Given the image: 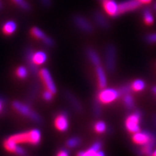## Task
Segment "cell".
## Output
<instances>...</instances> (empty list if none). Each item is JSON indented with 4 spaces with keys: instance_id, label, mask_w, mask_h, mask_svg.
I'll return each instance as SVG.
<instances>
[{
    "instance_id": "6da1fadb",
    "label": "cell",
    "mask_w": 156,
    "mask_h": 156,
    "mask_svg": "<svg viewBox=\"0 0 156 156\" xmlns=\"http://www.w3.org/2000/svg\"><path fill=\"white\" fill-rule=\"evenodd\" d=\"M9 138L14 141L16 144H30L36 146L39 144L41 142L42 133L39 129H34L26 133L13 135Z\"/></svg>"
},
{
    "instance_id": "7a4b0ae2",
    "label": "cell",
    "mask_w": 156,
    "mask_h": 156,
    "mask_svg": "<svg viewBox=\"0 0 156 156\" xmlns=\"http://www.w3.org/2000/svg\"><path fill=\"white\" fill-rule=\"evenodd\" d=\"M13 107H14V109L18 113L23 115L24 117H27V118L33 121L34 122L39 124V125L43 123V120H42V117L38 113H36L35 111L33 110L29 106L28 104H24V103L21 102V101H15L13 102Z\"/></svg>"
},
{
    "instance_id": "3957f363",
    "label": "cell",
    "mask_w": 156,
    "mask_h": 156,
    "mask_svg": "<svg viewBox=\"0 0 156 156\" xmlns=\"http://www.w3.org/2000/svg\"><path fill=\"white\" fill-rule=\"evenodd\" d=\"M117 60V50L113 44H108L105 48V63L108 73H113L116 71Z\"/></svg>"
},
{
    "instance_id": "277c9868",
    "label": "cell",
    "mask_w": 156,
    "mask_h": 156,
    "mask_svg": "<svg viewBox=\"0 0 156 156\" xmlns=\"http://www.w3.org/2000/svg\"><path fill=\"white\" fill-rule=\"evenodd\" d=\"M122 96L119 89L115 88H104L98 92L97 98L102 105H108L114 102L116 100Z\"/></svg>"
},
{
    "instance_id": "5b68a950",
    "label": "cell",
    "mask_w": 156,
    "mask_h": 156,
    "mask_svg": "<svg viewBox=\"0 0 156 156\" xmlns=\"http://www.w3.org/2000/svg\"><path fill=\"white\" fill-rule=\"evenodd\" d=\"M142 113L136 110L131 113L125 120V128L130 133H138L140 131V122L142 120Z\"/></svg>"
},
{
    "instance_id": "8992f818",
    "label": "cell",
    "mask_w": 156,
    "mask_h": 156,
    "mask_svg": "<svg viewBox=\"0 0 156 156\" xmlns=\"http://www.w3.org/2000/svg\"><path fill=\"white\" fill-rule=\"evenodd\" d=\"M72 21L76 27L81 32H84L85 34H92L94 31L93 24L85 16L78 14H74L72 18Z\"/></svg>"
},
{
    "instance_id": "52a82bcc",
    "label": "cell",
    "mask_w": 156,
    "mask_h": 156,
    "mask_svg": "<svg viewBox=\"0 0 156 156\" xmlns=\"http://www.w3.org/2000/svg\"><path fill=\"white\" fill-rule=\"evenodd\" d=\"M38 75L40 76V79L42 80V83L46 87V89L51 91L53 94H55L57 91V87H56L55 83L53 81L50 71L47 68H42L39 71V75Z\"/></svg>"
},
{
    "instance_id": "ba28073f",
    "label": "cell",
    "mask_w": 156,
    "mask_h": 156,
    "mask_svg": "<svg viewBox=\"0 0 156 156\" xmlns=\"http://www.w3.org/2000/svg\"><path fill=\"white\" fill-rule=\"evenodd\" d=\"M30 35L32 37H34V38H36L37 40H39L43 44H45L46 46L48 47H53L54 44H55V42L53 41V38L48 37L45 32L42 31L41 29H39L38 27H36L34 26L30 29Z\"/></svg>"
},
{
    "instance_id": "9c48e42d",
    "label": "cell",
    "mask_w": 156,
    "mask_h": 156,
    "mask_svg": "<svg viewBox=\"0 0 156 156\" xmlns=\"http://www.w3.org/2000/svg\"><path fill=\"white\" fill-rule=\"evenodd\" d=\"M142 6V2L139 0H125L119 3V15L126 14L127 12L133 11Z\"/></svg>"
},
{
    "instance_id": "30bf717a",
    "label": "cell",
    "mask_w": 156,
    "mask_h": 156,
    "mask_svg": "<svg viewBox=\"0 0 156 156\" xmlns=\"http://www.w3.org/2000/svg\"><path fill=\"white\" fill-rule=\"evenodd\" d=\"M54 125L55 128L60 132H65L69 129V115L67 112L62 111L56 116L54 119Z\"/></svg>"
},
{
    "instance_id": "8fae6325",
    "label": "cell",
    "mask_w": 156,
    "mask_h": 156,
    "mask_svg": "<svg viewBox=\"0 0 156 156\" xmlns=\"http://www.w3.org/2000/svg\"><path fill=\"white\" fill-rule=\"evenodd\" d=\"M156 147V133L152 132V136L150 138V141L146 143V144L142 146L140 149L136 151L138 155H146V156H152L153 151Z\"/></svg>"
},
{
    "instance_id": "7c38bea8",
    "label": "cell",
    "mask_w": 156,
    "mask_h": 156,
    "mask_svg": "<svg viewBox=\"0 0 156 156\" xmlns=\"http://www.w3.org/2000/svg\"><path fill=\"white\" fill-rule=\"evenodd\" d=\"M101 147L102 143L101 141H97L86 151H79L77 156H105V153L101 151Z\"/></svg>"
},
{
    "instance_id": "4fadbf2b",
    "label": "cell",
    "mask_w": 156,
    "mask_h": 156,
    "mask_svg": "<svg viewBox=\"0 0 156 156\" xmlns=\"http://www.w3.org/2000/svg\"><path fill=\"white\" fill-rule=\"evenodd\" d=\"M64 96H65L66 101L69 103V105H71V107L74 109L75 112L78 113H81L83 112V105L79 101V99L77 98L72 92H70L69 90H65L64 91Z\"/></svg>"
},
{
    "instance_id": "5bb4252c",
    "label": "cell",
    "mask_w": 156,
    "mask_h": 156,
    "mask_svg": "<svg viewBox=\"0 0 156 156\" xmlns=\"http://www.w3.org/2000/svg\"><path fill=\"white\" fill-rule=\"evenodd\" d=\"M103 5L104 10L106 14L112 18H115L119 15V4L116 0H101Z\"/></svg>"
},
{
    "instance_id": "9a60e30c",
    "label": "cell",
    "mask_w": 156,
    "mask_h": 156,
    "mask_svg": "<svg viewBox=\"0 0 156 156\" xmlns=\"http://www.w3.org/2000/svg\"><path fill=\"white\" fill-rule=\"evenodd\" d=\"M152 136V132L150 131H139L132 136L133 142L137 145L143 146L146 143L150 141V138Z\"/></svg>"
},
{
    "instance_id": "2e32d148",
    "label": "cell",
    "mask_w": 156,
    "mask_h": 156,
    "mask_svg": "<svg viewBox=\"0 0 156 156\" xmlns=\"http://www.w3.org/2000/svg\"><path fill=\"white\" fill-rule=\"evenodd\" d=\"M3 146L6 150L10 152H14L19 156H25L26 154V150L22 148V147L18 146V144H16L14 141L10 140V138L6 139V140L4 141Z\"/></svg>"
},
{
    "instance_id": "e0dca14e",
    "label": "cell",
    "mask_w": 156,
    "mask_h": 156,
    "mask_svg": "<svg viewBox=\"0 0 156 156\" xmlns=\"http://www.w3.org/2000/svg\"><path fill=\"white\" fill-rule=\"evenodd\" d=\"M33 53L34 51L30 48H27L25 51V56H26V61L27 63V67L30 73L34 76H37L39 75V71L38 69V66L33 61Z\"/></svg>"
},
{
    "instance_id": "ac0fdd59",
    "label": "cell",
    "mask_w": 156,
    "mask_h": 156,
    "mask_svg": "<svg viewBox=\"0 0 156 156\" xmlns=\"http://www.w3.org/2000/svg\"><path fill=\"white\" fill-rule=\"evenodd\" d=\"M93 17L97 26L101 27V29L106 30L110 29V23L108 21V19L105 18V16L104 15L102 12L99 11V10H96V11L93 12Z\"/></svg>"
},
{
    "instance_id": "d6986e66",
    "label": "cell",
    "mask_w": 156,
    "mask_h": 156,
    "mask_svg": "<svg viewBox=\"0 0 156 156\" xmlns=\"http://www.w3.org/2000/svg\"><path fill=\"white\" fill-rule=\"evenodd\" d=\"M96 74H97V81H98V87L100 89H104L107 87V77L104 67L101 65L97 66L95 68Z\"/></svg>"
},
{
    "instance_id": "ffe728a7",
    "label": "cell",
    "mask_w": 156,
    "mask_h": 156,
    "mask_svg": "<svg viewBox=\"0 0 156 156\" xmlns=\"http://www.w3.org/2000/svg\"><path fill=\"white\" fill-rule=\"evenodd\" d=\"M86 55H87V57L89 58V59L93 66L97 67V66L101 65V58H100L99 55H98V53L94 48H88L86 49Z\"/></svg>"
},
{
    "instance_id": "44dd1931",
    "label": "cell",
    "mask_w": 156,
    "mask_h": 156,
    "mask_svg": "<svg viewBox=\"0 0 156 156\" xmlns=\"http://www.w3.org/2000/svg\"><path fill=\"white\" fill-rule=\"evenodd\" d=\"M40 90V84L38 82H34L30 87L29 92H28L27 98H26V101L28 105L31 104L36 98V96L38 95V91Z\"/></svg>"
},
{
    "instance_id": "7402d4cb",
    "label": "cell",
    "mask_w": 156,
    "mask_h": 156,
    "mask_svg": "<svg viewBox=\"0 0 156 156\" xmlns=\"http://www.w3.org/2000/svg\"><path fill=\"white\" fill-rule=\"evenodd\" d=\"M47 54L44 51H36L33 53V61L37 66L42 65L47 60Z\"/></svg>"
},
{
    "instance_id": "603a6c76",
    "label": "cell",
    "mask_w": 156,
    "mask_h": 156,
    "mask_svg": "<svg viewBox=\"0 0 156 156\" xmlns=\"http://www.w3.org/2000/svg\"><path fill=\"white\" fill-rule=\"evenodd\" d=\"M17 29V25L14 21H8L5 22L2 26V32L6 35H11L15 32Z\"/></svg>"
},
{
    "instance_id": "cb8c5ba5",
    "label": "cell",
    "mask_w": 156,
    "mask_h": 156,
    "mask_svg": "<svg viewBox=\"0 0 156 156\" xmlns=\"http://www.w3.org/2000/svg\"><path fill=\"white\" fill-rule=\"evenodd\" d=\"M143 22L147 26H151L154 23V16L152 14L151 10L149 8H145L143 12Z\"/></svg>"
},
{
    "instance_id": "d4e9b609",
    "label": "cell",
    "mask_w": 156,
    "mask_h": 156,
    "mask_svg": "<svg viewBox=\"0 0 156 156\" xmlns=\"http://www.w3.org/2000/svg\"><path fill=\"white\" fill-rule=\"evenodd\" d=\"M123 103L127 109H133L135 108V100L131 94L123 95Z\"/></svg>"
},
{
    "instance_id": "484cf974",
    "label": "cell",
    "mask_w": 156,
    "mask_h": 156,
    "mask_svg": "<svg viewBox=\"0 0 156 156\" xmlns=\"http://www.w3.org/2000/svg\"><path fill=\"white\" fill-rule=\"evenodd\" d=\"M132 91L135 92H140L146 88V83L142 79H135L131 83Z\"/></svg>"
},
{
    "instance_id": "4316f807",
    "label": "cell",
    "mask_w": 156,
    "mask_h": 156,
    "mask_svg": "<svg viewBox=\"0 0 156 156\" xmlns=\"http://www.w3.org/2000/svg\"><path fill=\"white\" fill-rule=\"evenodd\" d=\"M101 104L98 99L95 98V99L93 100V107H92V110H93V114L95 117H101L102 114V107H101Z\"/></svg>"
},
{
    "instance_id": "83f0119b",
    "label": "cell",
    "mask_w": 156,
    "mask_h": 156,
    "mask_svg": "<svg viewBox=\"0 0 156 156\" xmlns=\"http://www.w3.org/2000/svg\"><path fill=\"white\" fill-rule=\"evenodd\" d=\"M81 144V140L79 137H72L66 141V146L69 148H75L79 147Z\"/></svg>"
},
{
    "instance_id": "f1b7e54d",
    "label": "cell",
    "mask_w": 156,
    "mask_h": 156,
    "mask_svg": "<svg viewBox=\"0 0 156 156\" xmlns=\"http://www.w3.org/2000/svg\"><path fill=\"white\" fill-rule=\"evenodd\" d=\"M93 129L97 133H104L107 130V125L104 121H98L93 125Z\"/></svg>"
},
{
    "instance_id": "f546056e",
    "label": "cell",
    "mask_w": 156,
    "mask_h": 156,
    "mask_svg": "<svg viewBox=\"0 0 156 156\" xmlns=\"http://www.w3.org/2000/svg\"><path fill=\"white\" fill-rule=\"evenodd\" d=\"M12 1H13L14 3L16 4L20 9H22V10H25V11L30 10V9H31L30 5L26 0H12Z\"/></svg>"
},
{
    "instance_id": "4dcf8cb0",
    "label": "cell",
    "mask_w": 156,
    "mask_h": 156,
    "mask_svg": "<svg viewBox=\"0 0 156 156\" xmlns=\"http://www.w3.org/2000/svg\"><path fill=\"white\" fill-rule=\"evenodd\" d=\"M16 75L19 79H26L28 75V69L23 66H20L16 69Z\"/></svg>"
},
{
    "instance_id": "1f68e13d",
    "label": "cell",
    "mask_w": 156,
    "mask_h": 156,
    "mask_svg": "<svg viewBox=\"0 0 156 156\" xmlns=\"http://www.w3.org/2000/svg\"><path fill=\"white\" fill-rule=\"evenodd\" d=\"M119 90L123 96V95L127 94H131V92L132 91V89H131V84H124L119 88Z\"/></svg>"
},
{
    "instance_id": "d6a6232c",
    "label": "cell",
    "mask_w": 156,
    "mask_h": 156,
    "mask_svg": "<svg viewBox=\"0 0 156 156\" xmlns=\"http://www.w3.org/2000/svg\"><path fill=\"white\" fill-rule=\"evenodd\" d=\"M53 94L52 93L51 91L48 90H46L42 92V98L46 101H51L52 99L53 98Z\"/></svg>"
},
{
    "instance_id": "836d02e7",
    "label": "cell",
    "mask_w": 156,
    "mask_h": 156,
    "mask_svg": "<svg viewBox=\"0 0 156 156\" xmlns=\"http://www.w3.org/2000/svg\"><path fill=\"white\" fill-rule=\"evenodd\" d=\"M145 41L148 44L156 43V33L154 34H149L145 37Z\"/></svg>"
},
{
    "instance_id": "e575fe53",
    "label": "cell",
    "mask_w": 156,
    "mask_h": 156,
    "mask_svg": "<svg viewBox=\"0 0 156 156\" xmlns=\"http://www.w3.org/2000/svg\"><path fill=\"white\" fill-rule=\"evenodd\" d=\"M40 2L42 6L46 8L50 7L52 5V0H40Z\"/></svg>"
},
{
    "instance_id": "d590c367",
    "label": "cell",
    "mask_w": 156,
    "mask_h": 156,
    "mask_svg": "<svg viewBox=\"0 0 156 156\" xmlns=\"http://www.w3.org/2000/svg\"><path fill=\"white\" fill-rule=\"evenodd\" d=\"M57 156H69V152L66 149H61L58 151Z\"/></svg>"
},
{
    "instance_id": "8d00e7d4",
    "label": "cell",
    "mask_w": 156,
    "mask_h": 156,
    "mask_svg": "<svg viewBox=\"0 0 156 156\" xmlns=\"http://www.w3.org/2000/svg\"><path fill=\"white\" fill-rule=\"evenodd\" d=\"M151 120H152L153 125H154V127H156V114L152 115V117H151Z\"/></svg>"
},
{
    "instance_id": "74e56055",
    "label": "cell",
    "mask_w": 156,
    "mask_h": 156,
    "mask_svg": "<svg viewBox=\"0 0 156 156\" xmlns=\"http://www.w3.org/2000/svg\"><path fill=\"white\" fill-rule=\"evenodd\" d=\"M141 2H142V4H148L150 3L152 0H139Z\"/></svg>"
},
{
    "instance_id": "f35d334b",
    "label": "cell",
    "mask_w": 156,
    "mask_h": 156,
    "mask_svg": "<svg viewBox=\"0 0 156 156\" xmlns=\"http://www.w3.org/2000/svg\"><path fill=\"white\" fill-rule=\"evenodd\" d=\"M2 106H3V101H2V99H0V111L2 110Z\"/></svg>"
},
{
    "instance_id": "ab89813d",
    "label": "cell",
    "mask_w": 156,
    "mask_h": 156,
    "mask_svg": "<svg viewBox=\"0 0 156 156\" xmlns=\"http://www.w3.org/2000/svg\"><path fill=\"white\" fill-rule=\"evenodd\" d=\"M151 90H152L153 94H154V95H156V86H154V87H152V89H151Z\"/></svg>"
},
{
    "instance_id": "60d3db41",
    "label": "cell",
    "mask_w": 156,
    "mask_h": 156,
    "mask_svg": "<svg viewBox=\"0 0 156 156\" xmlns=\"http://www.w3.org/2000/svg\"><path fill=\"white\" fill-rule=\"evenodd\" d=\"M152 156H156V149H154V151H153Z\"/></svg>"
},
{
    "instance_id": "b9f144b4",
    "label": "cell",
    "mask_w": 156,
    "mask_h": 156,
    "mask_svg": "<svg viewBox=\"0 0 156 156\" xmlns=\"http://www.w3.org/2000/svg\"><path fill=\"white\" fill-rule=\"evenodd\" d=\"M154 9H155V10H156V3L154 4Z\"/></svg>"
},
{
    "instance_id": "7bdbcfd3",
    "label": "cell",
    "mask_w": 156,
    "mask_h": 156,
    "mask_svg": "<svg viewBox=\"0 0 156 156\" xmlns=\"http://www.w3.org/2000/svg\"><path fill=\"white\" fill-rule=\"evenodd\" d=\"M1 6H2V4H1V2H0V8H1Z\"/></svg>"
}]
</instances>
